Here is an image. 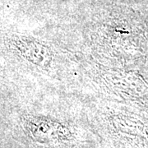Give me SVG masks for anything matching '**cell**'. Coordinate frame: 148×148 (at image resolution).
<instances>
[{"label":"cell","mask_w":148,"mask_h":148,"mask_svg":"<svg viewBox=\"0 0 148 148\" xmlns=\"http://www.w3.org/2000/svg\"><path fill=\"white\" fill-rule=\"evenodd\" d=\"M87 39L95 60L112 68L129 69L147 54L148 27L126 6H110L94 16Z\"/></svg>","instance_id":"obj_1"},{"label":"cell","mask_w":148,"mask_h":148,"mask_svg":"<svg viewBox=\"0 0 148 148\" xmlns=\"http://www.w3.org/2000/svg\"><path fill=\"white\" fill-rule=\"evenodd\" d=\"M3 45L14 58L37 73H49L56 69L58 60L56 49L42 38L13 32L4 36Z\"/></svg>","instance_id":"obj_2"},{"label":"cell","mask_w":148,"mask_h":148,"mask_svg":"<svg viewBox=\"0 0 148 148\" xmlns=\"http://www.w3.org/2000/svg\"><path fill=\"white\" fill-rule=\"evenodd\" d=\"M23 127L30 138L41 144H63L73 138L69 125L53 117L43 114L26 116L23 120Z\"/></svg>","instance_id":"obj_3"}]
</instances>
